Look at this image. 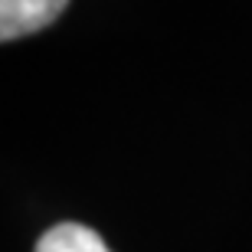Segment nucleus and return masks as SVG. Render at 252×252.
Here are the masks:
<instances>
[{"label":"nucleus","instance_id":"nucleus-1","mask_svg":"<svg viewBox=\"0 0 252 252\" xmlns=\"http://www.w3.org/2000/svg\"><path fill=\"white\" fill-rule=\"evenodd\" d=\"M69 0H0V43L46 30Z\"/></svg>","mask_w":252,"mask_h":252},{"label":"nucleus","instance_id":"nucleus-2","mask_svg":"<svg viewBox=\"0 0 252 252\" xmlns=\"http://www.w3.org/2000/svg\"><path fill=\"white\" fill-rule=\"evenodd\" d=\"M36 252H112L95 229L82 223H59L39 236Z\"/></svg>","mask_w":252,"mask_h":252}]
</instances>
